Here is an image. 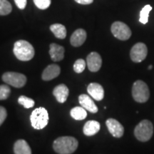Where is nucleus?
<instances>
[{"label":"nucleus","instance_id":"obj_23","mask_svg":"<svg viewBox=\"0 0 154 154\" xmlns=\"http://www.w3.org/2000/svg\"><path fill=\"white\" fill-rule=\"evenodd\" d=\"M18 103L20 105H22L25 109H30L34 106V100L25 96H19L18 99Z\"/></svg>","mask_w":154,"mask_h":154},{"label":"nucleus","instance_id":"obj_5","mask_svg":"<svg viewBox=\"0 0 154 154\" xmlns=\"http://www.w3.org/2000/svg\"><path fill=\"white\" fill-rule=\"evenodd\" d=\"M132 96L136 102L145 103L149 100L150 96L149 86L143 81H136L134 83L132 87Z\"/></svg>","mask_w":154,"mask_h":154},{"label":"nucleus","instance_id":"obj_25","mask_svg":"<svg viewBox=\"0 0 154 154\" xmlns=\"http://www.w3.org/2000/svg\"><path fill=\"white\" fill-rule=\"evenodd\" d=\"M11 89L7 85H0V100H5L10 95Z\"/></svg>","mask_w":154,"mask_h":154},{"label":"nucleus","instance_id":"obj_17","mask_svg":"<svg viewBox=\"0 0 154 154\" xmlns=\"http://www.w3.org/2000/svg\"><path fill=\"white\" fill-rule=\"evenodd\" d=\"M100 124L96 121H88L84 125L83 131L84 134L87 136H91L97 134L99 131Z\"/></svg>","mask_w":154,"mask_h":154},{"label":"nucleus","instance_id":"obj_20","mask_svg":"<svg viewBox=\"0 0 154 154\" xmlns=\"http://www.w3.org/2000/svg\"><path fill=\"white\" fill-rule=\"evenodd\" d=\"M70 114L73 119L77 121L84 120L87 116V113H86V109H84L82 106H76L73 108L72 110H71Z\"/></svg>","mask_w":154,"mask_h":154},{"label":"nucleus","instance_id":"obj_24","mask_svg":"<svg viewBox=\"0 0 154 154\" xmlns=\"http://www.w3.org/2000/svg\"><path fill=\"white\" fill-rule=\"evenodd\" d=\"M86 63L84 59H77V60L75 61V63L74 64V72L76 73H78V74L82 73L86 68Z\"/></svg>","mask_w":154,"mask_h":154},{"label":"nucleus","instance_id":"obj_4","mask_svg":"<svg viewBox=\"0 0 154 154\" xmlns=\"http://www.w3.org/2000/svg\"><path fill=\"white\" fill-rule=\"evenodd\" d=\"M30 121L34 128L38 130L42 129L47 126L49 121V114L47 111L43 107L34 109L30 116Z\"/></svg>","mask_w":154,"mask_h":154},{"label":"nucleus","instance_id":"obj_8","mask_svg":"<svg viewBox=\"0 0 154 154\" xmlns=\"http://www.w3.org/2000/svg\"><path fill=\"white\" fill-rule=\"evenodd\" d=\"M148 54V49L145 44L139 43L136 44L131 50L130 56L131 60L134 62L139 63L143 61L146 59Z\"/></svg>","mask_w":154,"mask_h":154},{"label":"nucleus","instance_id":"obj_26","mask_svg":"<svg viewBox=\"0 0 154 154\" xmlns=\"http://www.w3.org/2000/svg\"><path fill=\"white\" fill-rule=\"evenodd\" d=\"M34 2L40 9H46L51 5V0H34Z\"/></svg>","mask_w":154,"mask_h":154},{"label":"nucleus","instance_id":"obj_1","mask_svg":"<svg viewBox=\"0 0 154 154\" xmlns=\"http://www.w3.org/2000/svg\"><path fill=\"white\" fill-rule=\"evenodd\" d=\"M78 140L72 136H62L54 141V150L59 154H72L78 148Z\"/></svg>","mask_w":154,"mask_h":154},{"label":"nucleus","instance_id":"obj_16","mask_svg":"<svg viewBox=\"0 0 154 154\" xmlns=\"http://www.w3.org/2000/svg\"><path fill=\"white\" fill-rule=\"evenodd\" d=\"M49 54L54 61H60L64 57V48L57 44H50Z\"/></svg>","mask_w":154,"mask_h":154},{"label":"nucleus","instance_id":"obj_28","mask_svg":"<svg viewBox=\"0 0 154 154\" xmlns=\"http://www.w3.org/2000/svg\"><path fill=\"white\" fill-rule=\"evenodd\" d=\"M17 7L20 9H24L27 4V0H14Z\"/></svg>","mask_w":154,"mask_h":154},{"label":"nucleus","instance_id":"obj_27","mask_svg":"<svg viewBox=\"0 0 154 154\" xmlns=\"http://www.w3.org/2000/svg\"><path fill=\"white\" fill-rule=\"evenodd\" d=\"M7 116V112L6 109L3 106H0V126L3 124V122L5 121Z\"/></svg>","mask_w":154,"mask_h":154},{"label":"nucleus","instance_id":"obj_18","mask_svg":"<svg viewBox=\"0 0 154 154\" xmlns=\"http://www.w3.org/2000/svg\"><path fill=\"white\" fill-rule=\"evenodd\" d=\"M14 154H32L30 146L23 139L17 140L14 145Z\"/></svg>","mask_w":154,"mask_h":154},{"label":"nucleus","instance_id":"obj_3","mask_svg":"<svg viewBox=\"0 0 154 154\" xmlns=\"http://www.w3.org/2000/svg\"><path fill=\"white\" fill-rule=\"evenodd\" d=\"M153 124L149 120L141 121L134 129V135L136 138L142 142L149 140L153 136Z\"/></svg>","mask_w":154,"mask_h":154},{"label":"nucleus","instance_id":"obj_9","mask_svg":"<svg viewBox=\"0 0 154 154\" xmlns=\"http://www.w3.org/2000/svg\"><path fill=\"white\" fill-rule=\"evenodd\" d=\"M109 131L113 137L121 138L124 135V128L119 121L114 119H109L106 121Z\"/></svg>","mask_w":154,"mask_h":154},{"label":"nucleus","instance_id":"obj_12","mask_svg":"<svg viewBox=\"0 0 154 154\" xmlns=\"http://www.w3.org/2000/svg\"><path fill=\"white\" fill-rule=\"evenodd\" d=\"M79 101L81 106L89 112L93 113L98 112V107L96 106L93 99L89 96L86 95V94H82L79 97Z\"/></svg>","mask_w":154,"mask_h":154},{"label":"nucleus","instance_id":"obj_14","mask_svg":"<svg viewBox=\"0 0 154 154\" xmlns=\"http://www.w3.org/2000/svg\"><path fill=\"white\" fill-rule=\"evenodd\" d=\"M86 39V32L83 29H78L72 34L70 38L71 44L73 47H78L82 46Z\"/></svg>","mask_w":154,"mask_h":154},{"label":"nucleus","instance_id":"obj_7","mask_svg":"<svg viewBox=\"0 0 154 154\" xmlns=\"http://www.w3.org/2000/svg\"><path fill=\"white\" fill-rule=\"evenodd\" d=\"M111 32L116 38L122 41H126L131 36V31L128 25L121 22H115L111 25Z\"/></svg>","mask_w":154,"mask_h":154},{"label":"nucleus","instance_id":"obj_29","mask_svg":"<svg viewBox=\"0 0 154 154\" xmlns=\"http://www.w3.org/2000/svg\"><path fill=\"white\" fill-rule=\"evenodd\" d=\"M75 2L78 4H80V5H90L94 2V0H75Z\"/></svg>","mask_w":154,"mask_h":154},{"label":"nucleus","instance_id":"obj_15","mask_svg":"<svg viewBox=\"0 0 154 154\" xmlns=\"http://www.w3.org/2000/svg\"><path fill=\"white\" fill-rule=\"evenodd\" d=\"M69 88L65 84H59L53 90V94L59 103H64L69 96Z\"/></svg>","mask_w":154,"mask_h":154},{"label":"nucleus","instance_id":"obj_10","mask_svg":"<svg viewBox=\"0 0 154 154\" xmlns=\"http://www.w3.org/2000/svg\"><path fill=\"white\" fill-rule=\"evenodd\" d=\"M86 64L88 69L92 72H96L101 69L102 65V59L99 53H90L86 58Z\"/></svg>","mask_w":154,"mask_h":154},{"label":"nucleus","instance_id":"obj_22","mask_svg":"<svg viewBox=\"0 0 154 154\" xmlns=\"http://www.w3.org/2000/svg\"><path fill=\"white\" fill-rule=\"evenodd\" d=\"M11 10H12V7L7 0H0V15L1 16L10 14Z\"/></svg>","mask_w":154,"mask_h":154},{"label":"nucleus","instance_id":"obj_21","mask_svg":"<svg viewBox=\"0 0 154 154\" xmlns=\"http://www.w3.org/2000/svg\"><path fill=\"white\" fill-rule=\"evenodd\" d=\"M152 10V7L151 5H147L141 9L140 11V19L139 22L142 24H146L149 22V15L150 11Z\"/></svg>","mask_w":154,"mask_h":154},{"label":"nucleus","instance_id":"obj_6","mask_svg":"<svg viewBox=\"0 0 154 154\" xmlns=\"http://www.w3.org/2000/svg\"><path fill=\"white\" fill-rule=\"evenodd\" d=\"M2 80L6 84L15 88H22L26 83L25 75L17 72H6L3 74Z\"/></svg>","mask_w":154,"mask_h":154},{"label":"nucleus","instance_id":"obj_30","mask_svg":"<svg viewBox=\"0 0 154 154\" xmlns=\"http://www.w3.org/2000/svg\"><path fill=\"white\" fill-rule=\"evenodd\" d=\"M152 67H153V66H152V65H150L149 67V69H151Z\"/></svg>","mask_w":154,"mask_h":154},{"label":"nucleus","instance_id":"obj_2","mask_svg":"<svg viewBox=\"0 0 154 154\" xmlns=\"http://www.w3.org/2000/svg\"><path fill=\"white\" fill-rule=\"evenodd\" d=\"M13 51L15 57L22 61H29L34 56L33 46L25 40H19L15 42Z\"/></svg>","mask_w":154,"mask_h":154},{"label":"nucleus","instance_id":"obj_13","mask_svg":"<svg viewBox=\"0 0 154 154\" xmlns=\"http://www.w3.org/2000/svg\"><path fill=\"white\" fill-rule=\"evenodd\" d=\"M61 69L57 64L49 65L47 68L44 70L42 73V78L44 81L52 80L60 74Z\"/></svg>","mask_w":154,"mask_h":154},{"label":"nucleus","instance_id":"obj_19","mask_svg":"<svg viewBox=\"0 0 154 154\" xmlns=\"http://www.w3.org/2000/svg\"><path fill=\"white\" fill-rule=\"evenodd\" d=\"M50 30L52 32L56 37L60 39H63L66 36V29L63 24H54L51 25Z\"/></svg>","mask_w":154,"mask_h":154},{"label":"nucleus","instance_id":"obj_11","mask_svg":"<svg viewBox=\"0 0 154 154\" xmlns=\"http://www.w3.org/2000/svg\"><path fill=\"white\" fill-rule=\"evenodd\" d=\"M87 91L89 95L96 101H101L104 97V90L98 83H91L87 87Z\"/></svg>","mask_w":154,"mask_h":154}]
</instances>
